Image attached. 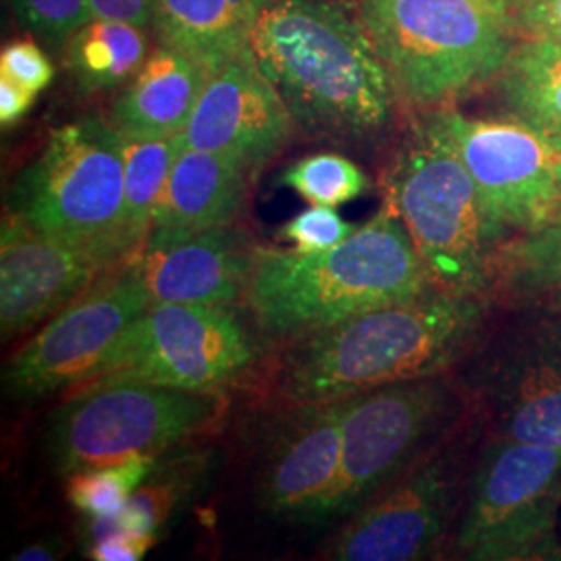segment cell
Listing matches in <instances>:
<instances>
[{"label":"cell","instance_id":"6da1fadb","mask_svg":"<svg viewBox=\"0 0 561 561\" xmlns=\"http://www.w3.org/2000/svg\"><path fill=\"white\" fill-rule=\"evenodd\" d=\"M248 50L304 136L370 146L393 127L400 94L354 2L275 0Z\"/></svg>","mask_w":561,"mask_h":561},{"label":"cell","instance_id":"7a4b0ae2","mask_svg":"<svg viewBox=\"0 0 561 561\" xmlns=\"http://www.w3.org/2000/svg\"><path fill=\"white\" fill-rule=\"evenodd\" d=\"M491 301L433 289L289 340L275 391L291 405L445 375L482 337Z\"/></svg>","mask_w":561,"mask_h":561},{"label":"cell","instance_id":"3957f363","mask_svg":"<svg viewBox=\"0 0 561 561\" xmlns=\"http://www.w3.org/2000/svg\"><path fill=\"white\" fill-rule=\"evenodd\" d=\"M433 289L396 208L382 201L370 221L331 250L259 248L241 300L262 333L296 340Z\"/></svg>","mask_w":561,"mask_h":561},{"label":"cell","instance_id":"277c9868","mask_svg":"<svg viewBox=\"0 0 561 561\" xmlns=\"http://www.w3.org/2000/svg\"><path fill=\"white\" fill-rule=\"evenodd\" d=\"M400 101L454 106L500 76L522 41L512 0H354Z\"/></svg>","mask_w":561,"mask_h":561},{"label":"cell","instance_id":"5b68a950","mask_svg":"<svg viewBox=\"0 0 561 561\" xmlns=\"http://www.w3.org/2000/svg\"><path fill=\"white\" fill-rule=\"evenodd\" d=\"M382 187L433 287L486 298L491 243L481 198L456 148L428 111H422L421 119L403 136Z\"/></svg>","mask_w":561,"mask_h":561},{"label":"cell","instance_id":"8992f818","mask_svg":"<svg viewBox=\"0 0 561 561\" xmlns=\"http://www.w3.org/2000/svg\"><path fill=\"white\" fill-rule=\"evenodd\" d=\"M9 213L36 229L121 264L125 243V162L111 121L83 117L50 134L13 185Z\"/></svg>","mask_w":561,"mask_h":561},{"label":"cell","instance_id":"52a82bcc","mask_svg":"<svg viewBox=\"0 0 561 561\" xmlns=\"http://www.w3.org/2000/svg\"><path fill=\"white\" fill-rule=\"evenodd\" d=\"M561 449L493 435L468 479L456 549L472 561H561Z\"/></svg>","mask_w":561,"mask_h":561},{"label":"cell","instance_id":"ba28073f","mask_svg":"<svg viewBox=\"0 0 561 561\" xmlns=\"http://www.w3.org/2000/svg\"><path fill=\"white\" fill-rule=\"evenodd\" d=\"M221 393L148 382H108L69 391L55 412L48 447L60 474L159 456L219 419Z\"/></svg>","mask_w":561,"mask_h":561},{"label":"cell","instance_id":"9c48e42d","mask_svg":"<svg viewBox=\"0 0 561 561\" xmlns=\"http://www.w3.org/2000/svg\"><path fill=\"white\" fill-rule=\"evenodd\" d=\"M254 356L256 345L229 306L154 301L123 331L92 375L73 389L148 382L219 393L240 379Z\"/></svg>","mask_w":561,"mask_h":561},{"label":"cell","instance_id":"30bf717a","mask_svg":"<svg viewBox=\"0 0 561 561\" xmlns=\"http://www.w3.org/2000/svg\"><path fill=\"white\" fill-rule=\"evenodd\" d=\"M468 439L447 428L398 477L358 505L322 551L337 561H416L445 541L466 497Z\"/></svg>","mask_w":561,"mask_h":561},{"label":"cell","instance_id":"8fae6325","mask_svg":"<svg viewBox=\"0 0 561 561\" xmlns=\"http://www.w3.org/2000/svg\"><path fill=\"white\" fill-rule=\"evenodd\" d=\"M454 405L445 375L382 385L343 400L341 477L331 518H345L442 437Z\"/></svg>","mask_w":561,"mask_h":561},{"label":"cell","instance_id":"7c38bea8","mask_svg":"<svg viewBox=\"0 0 561 561\" xmlns=\"http://www.w3.org/2000/svg\"><path fill=\"white\" fill-rule=\"evenodd\" d=\"M428 113L477 185L491 250L558 221V154L537 131L516 119L468 117L456 106Z\"/></svg>","mask_w":561,"mask_h":561},{"label":"cell","instance_id":"4fadbf2b","mask_svg":"<svg viewBox=\"0 0 561 561\" xmlns=\"http://www.w3.org/2000/svg\"><path fill=\"white\" fill-rule=\"evenodd\" d=\"M150 304L146 285L121 262L21 347L4 368L7 391L27 400L73 389Z\"/></svg>","mask_w":561,"mask_h":561},{"label":"cell","instance_id":"5bb4252c","mask_svg":"<svg viewBox=\"0 0 561 561\" xmlns=\"http://www.w3.org/2000/svg\"><path fill=\"white\" fill-rule=\"evenodd\" d=\"M482 401L495 435L561 449V317L526 314L482 364Z\"/></svg>","mask_w":561,"mask_h":561},{"label":"cell","instance_id":"9a60e30c","mask_svg":"<svg viewBox=\"0 0 561 561\" xmlns=\"http://www.w3.org/2000/svg\"><path fill=\"white\" fill-rule=\"evenodd\" d=\"M119 264L9 213L0 229V329L4 340L50 321Z\"/></svg>","mask_w":561,"mask_h":561},{"label":"cell","instance_id":"2e32d148","mask_svg":"<svg viewBox=\"0 0 561 561\" xmlns=\"http://www.w3.org/2000/svg\"><path fill=\"white\" fill-rule=\"evenodd\" d=\"M343 400L291 405L266 445L261 503L291 522L331 520L341 477Z\"/></svg>","mask_w":561,"mask_h":561},{"label":"cell","instance_id":"e0dca14e","mask_svg":"<svg viewBox=\"0 0 561 561\" xmlns=\"http://www.w3.org/2000/svg\"><path fill=\"white\" fill-rule=\"evenodd\" d=\"M296 131L279 92L245 48L210 76L180 136L183 148L236 154L259 169Z\"/></svg>","mask_w":561,"mask_h":561},{"label":"cell","instance_id":"ac0fdd59","mask_svg":"<svg viewBox=\"0 0 561 561\" xmlns=\"http://www.w3.org/2000/svg\"><path fill=\"white\" fill-rule=\"evenodd\" d=\"M256 250L231 225L204 231L152 229L125 261L154 301L229 306L240 300Z\"/></svg>","mask_w":561,"mask_h":561},{"label":"cell","instance_id":"d6986e66","mask_svg":"<svg viewBox=\"0 0 561 561\" xmlns=\"http://www.w3.org/2000/svg\"><path fill=\"white\" fill-rule=\"evenodd\" d=\"M213 73L201 59L159 44L121 88L108 121L125 136H180Z\"/></svg>","mask_w":561,"mask_h":561},{"label":"cell","instance_id":"ffe728a7","mask_svg":"<svg viewBox=\"0 0 561 561\" xmlns=\"http://www.w3.org/2000/svg\"><path fill=\"white\" fill-rule=\"evenodd\" d=\"M252 171L256 169L236 154L183 148L169 173L152 229L204 231L231 225Z\"/></svg>","mask_w":561,"mask_h":561},{"label":"cell","instance_id":"44dd1931","mask_svg":"<svg viewBox=\"0 0 561 561\" xmlns=\"http://www.w3.org/2000/svg\"><path fill=\"white\" fill-rule=\"evenodd\" d=\"M275 0H154L152 34L217 71L248 48L262 13Z\"/></svg>","mask_w":561,"mask_h":561},{"label":"cell","instance_id":"7402d4cb","mask_svg":"<svg viewBox=\"0 0 561 561\" xmlns=\"http://www.w3.org/2000/svg\"><path fill=\"white\" fill-rule=\"evenodd\" d=\"M486 300L522 314L561 317V221L514 236L491 250Z\"/></svg>","mask_w":561,"mask_h":561},{"label":"cell","instance_id":"603a6c76","mask_svg":"<svg viewBox=\"0 0 561 561\" xmlns=\"http://www.w3.org/2000/svg\"><path fill=\"white\" fill-rule=\"evenodd\" d=\"M495 83L510 119L561 154V42L522 38Z\"/></svg>","mask_w":561,"mask_h":561},{"label":"cell","instance_id":"cb8c5ba5","mask_svg":"<svg viewBox=\"0 0 561 561\" xmlns=\"http://www.w3.org/2000/svg\"><path fill=\"white\" fill-rule=\"evenodd\" d=\"M150 55L148 30L125 21L94 18L62 46L65 67L81 92L123 88Z\"/></svg>","mask_w":561,"mask_h":561},{"label":"cell","instance_id":"d4e9b609","mask_svg":"<svg viewBox=\"0 0 561 561\" xmlns=\"http://www.w3.org/2000/svg\"><path fill=\"white\" fill-rule=\"evenodd\" d=\"M201 463L157 461V468L148 481L117 512L92 518L88 526V539L90 542L99 541L113 533L159 539L161 526L173 520L181 507L190 502L194 489L201 484Z\"/></svg>","mask_w":561,"mask_h":561},{"label":"cell","instance_id":"484cf974","mask_svg":"<svg viewBox=\"0 0 561 561\" xmlns=\"http://www.w3.org/2000/svg\"><path fill=\"white\" fill-rule=\"evenodd\" d=\"M121 144L125 162V243L131 256L152 229L169 173L183 146L181 136L144 138L125 134H121Z\"/></svg>","mask_w":561,"mask_h":561},{"label":"cell","instance_id":"4316f807","mask_svg":"<svg viewBox=\"0 0 561 561\" xmlns=\"http://www.w3.org/2000/svg\"><path fill=\"white\" fill-rule=\"evenodd\" d=\"M280 183L314 206L337 208L356 201L370 187L366 173L337 152H317L289 164Z\"/></svg>","mask_w":561,"mask_h":561},{"label":"cell","instance_id":"83f0119b","mask_svg":"<svg viewBox=\"0 0 561 561\" xmlns=\"http://www.w3.org/2000/svg\"><path fill=\"white\" fill-rule=\"evenodd\" d=\"M157 461L159 456H134L76 472L69 477L67 497L90 518L108 516L148 481Z\"/></svg>","mask_w":561,"mask_h":561},{"label":"cell","instance_id":"f1b7e54d","mask_svg":"<svg viewBox=\"0 0 561 561\" xmlns=\"http://www.w3.org/2000/svg\"><path fill=\"white\" fill-rule=\"evenodd\" d=\"M15 20L21 27L46 42L53 48H60L67 41L94 20L90 0H9Z\"/></svg>","mask_w":561,"mask_h":561},{"label":"cell","instance_id":"f546056e","mask_svg":"<svg viewBox=\"0 0 561 561\" xmlns=\"http://www.w3.org/2000/svg\"><path fill=\"white\" fill-rule=\"evenodd\" d=\"M354 225L341 219L335 208L310 206L280 227L279 240L289 241L294 250L317 254L335 248L354 233Z\"/></svg>","mask_w":561,"mask_h":561},{"label":"cell","instance_id":"4dcf8cb0","mask_svg":"<svg viewBox=\"0 0 561 561\" xmlns=\"http://www.w3.org/2000/svg\"><path fill=\"white\" fill-rule=\"evenodd\" d=\"M0 76L18 81L34 94H41L53 81L55 67L36 42L18 41L2 48Z\"/></svg>","mask_w":561,"mask_h":561},{"label":"cell","instance_id":"1f68e13d","mask_svg":"<svg viewBox=\"0 0 561 561\" xmlns=\"http://www.w3.org/2000/svg\"><path fill=\"white\" fill-rule=\"evenodd\" d=\"M522 38L561 42V0H512Z\"/></svg>","mask_w":561,"mask_h":561},{"label":"cell","instance_id":"d6a6232c","mask_svg":"<svg viewBox=\"0 0 561 561\" xmlns=\"http://www.w3.org/2000/svg\"><path fill=\"white\" fill-rule=\"evenodd\" d=\"M157 537H136L125 533L106 535L99 541L90 542L88 558L94 561H140L157 545Z\"/></svg>","mask_w":561,"mask_h":561},{"label":"cell","instance_id":"836d02e7","mask_svg":"<svg viewBox=\"0 0 561 561\" xmlns=\"http://www.w3.org/2000/svg\"><path fill=\"white\" fill-rule=\"evenodd\" d=\"M94 18L125 21L141 30H152L154 0H90Z\"/></svg>","mask_w":561,"mask_h":561},{"label":"cell","instance_id":"e575fe53","mask_svg":"<svg viewBox=\"0 0 561 561\" xmlns=\"http://www.w3.org/2000/svg\"><path fill=\"white\" fill-rule=\"evenodd\" d=\"M34 101V92L20 85L18 81L0 76V121L4 127L18 123L32 108Z\"/></svg>","mask_w":561,"mask_h":561},{"label":"cell","instance_id":"d590c367","mask_svg":"<svg viewBox=\"0 0 561 561\" xmlns=\"http://www.w3.org/2000/svg\"><path fill=\"white\" fill-rule=\"evenodd\" d=\"M62 556V547L53 541L36 542L25 549H21L18 556H13L15 561H53L59 560Z\"/></svg>","mask_w":561,"mask_h":561},{"label":"cell","instance_id":"8d00e7d4","mask_svg":"<svg viewBox=\"0 0 561 561\" xmlns=\"http://www.w3.org/2000/svg\"><path fill=\"white\" fill-rule=\"evenodd\" d=\"M553 175H556L558 196H560V217H558V221H561V154H558V157H556V161H553Z\"/></svg>","mask_w":561,"mask_h":561}]
</instances>
